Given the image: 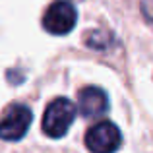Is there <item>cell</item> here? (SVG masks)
Listing matches in <instances>:
<instances>
[{
  "instance_id": "obj_6",
  "label": "cell",
  "mask_w": 153,
  "mask_h": 153,
  "mask_svg": "<svg viewBox=\"0 0 153 153\" xmlns=\"http://www.w3.org/2000/svg\"><path fill=\"white\" fill-rule=\"evenodd\" d=\"M111 43H112V35L107 33V31H101V29L91 31L85 37V45L95 51H107L111 47Z\"/></svg>"
},
{
  "instance_id": "obj_5",
  "label": "cell",
  "mask_w": 153,
  "mask_h": 153,
  "mask_svg": "<svg viewBox=\"0 0 153 153\" xmlns=\"http://www.w3.org/2000/svg\"><path fill=\"white\" fill-rule=\"evenodd\" d=\"M78 107L83 116H99L107 111L108 97L97 85H87L78 95Z\"/></svg>"
},
{
  "instance_id": "obj_2",
  "label": "cell",
  "mask_w": 153,
  "mask_h": 153,
  "mask_svg": "<svg viewBox=\"0 0 153 153\" xmlns=\"http://www.w3.org/2000/svg\"><path fill=\"white\" fill-rule=\"evenodd\" d=\"M122 143V134L111 120L95 124L85 134V146L91 153H114Z\"/></svg>"
},
{
  "instance_id": "obj_4",
  "label": "cell",
  "mask_w": 153,
  "mask_h": 153,
  "mask_svg": "<svg viewBox=\"0 0 153 153\" xmlns=\"http://www.w3.org/2000/svg\"><path fill=\"white\" fill-rule=\"evenodd\" d=\"M78 22L76 8L66 0L52 2L43 16V27L52 35H68Z\"/></svg>"
},
{
  "instance_id": "obj_1",
  "label": "cell",
  "mask_w": 153,
  "mask_h": 153,
  "mask_svg": "<svg viewBox=\"0 0 153 153\" xmlns=\"http://www.w3.org/2000/svg\"><path fill=\"white\" fill-rule=\"evenodd\" d=\"M76 111L78 108L74 107V103L66 97H58L51 101L45 114H43V132L49 138H62L74 122Z\"/></svg>"
},
{
  "instance_id": "obj_3",
  "label": "cell",
  "mask_w": 153,
  "mask_h": 153,
  "mask_svg": "<svg viewBox=\"0 0 153 153\" xmlns=\"http://www.w3.org/2000/svg\"><path fill=\"white\" fill-rule=\"evenodd\" d=\"M31 124V111L22 103L6 108L0 118V138L6 142H18L27 134Z\"/></svg>"
},
{
  "instance_id": "obj_7",
  "label": "cell",
  "mask_w": 153,
  "mask_h": 153,
  "mask_svg": "<svg viewBox=\"0 0 153 153\" xmlns=\"http://www.w3.org/2000/svg\"><path fill=\"white\" fill-rule=\"evenodd\" d=\"M143 14L147 16L149 23L153 25V2H146V4H143Z\"/></svg>"
}]
</instances>
